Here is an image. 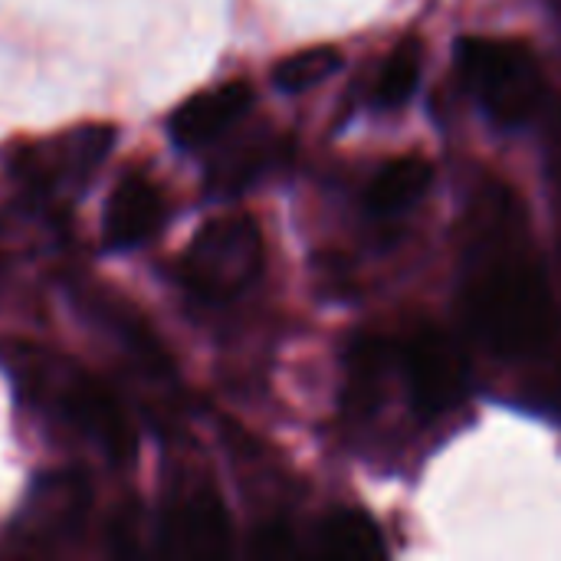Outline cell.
Returning <instances> with one entry per match:
<instances>
[{
    "mask_svg": "<svg viewBox=\"0 0 561 561\" xmlns=\"http://www.w3.org/2000/svg\"><path fill=\"white\" fill-rule=\"evenodd\" d=\"M250 108H253V85L247 79H233L181 102L168 128L181 148H204L214 138L227 135Z\"/></svg>",
    "mask_w": 561,
    "mask_h": 561,
    "instance_id": "30bf717a",
    "label": "cell"
},
{
    "mask_svg": "<svg viewBox=\"0 0 561 561\" xmlns=\"http://www.w3.org/2000/svg\"><path fill=\"white\" fill-rule=\"evenodd\" d=\"M115 135L112 125H79L49 141L23 145L10 158V174L36 194L79 191L108 158Z\"/></svg>",
    "mask_w": 561,
    "mask_h": 561,
    "instance_id": "8992f818",
    "label": "cell"
},
{
    "mask_svg": "<svg viewBox=\"0 0 561 561\" xmlns=\"http://www.w3.org/2000/svg\"><path fill=\"white\" fill-rule=\"evenodd\" d=\"M0 362L36 411L92 447L108 467L135 460L138 434L122 398L79 362L30 342H7Z\"/></svg>",
    "mask_w": 561,
    "mask_h": 561,
    "instance_id": "6da1fadb",
    "label": "cell"
},
{
    "mask_svg": "<svg viewBox=\"0 0 561 561\" xmlns=\"http://www.w3.org/2000/svg\"><path fill=\"white\" fill-rule=\"evenodd\" d=\"M556 20H559V33H561V0H556Z\"/></svg>",
    "mask_w": 561,
    "mask_h": 561,
    "instance_id": "d6986e66",
    "label": "cell"
},
{
    "mask_svg": "<svg viewBox=\"0 0 561 561\" xmlns=\"http://www.w3.org/2000/svg\"><path fill=\"white\" fill-rule=\"evenodd\" d=\"M401 375L411 391V408L421 421H437L463 404L470 368L463 352L444 332H417L401 348Z\"/></svg>",
    "mask_w": 561,
    "mask_h": 561,
    "instance_id": "ba28073f",
    "label": "cell"
},
{
    "mask_svg": "<svg viewBox=\"0 0 561 561\" xmlns=\"http://www.w3.org/2000/svg\"><path fill=\"white\" fill-rule=\"evenodd\" d=\"M276 161V148L270 141H247L230 148L227 154H220L210 171H207V187L214 194H240L243 187H250L260 174H266V168Z\"/></svg>",
    "mask_w": 561,
    "mask_h": 561,
    "instance_id": "2e32d148",
    "label": "cell"
},
{
    "mask_svg": "<svg viewBox=\"0 0 561 561\" xmlns=\"http://www.w3.org/2000/svg\"><path fill=\"white\" fill-rule=\"evenodd\" d=\"M253 556L256 559H266V561H279V559H289V556H296V539H293V529L289 526H283V523H270V526H263V529H256V536H253Z\"/></svg>",
    "mask_w": 561,
    "mask_h": 561,
    "instance_id": "ac0fdd59",
    "label": "cell"
},
{
    "mask_svg": "<svg viewBox=\"0 0 561 561\" xmlns=\"http://www.w3.org/2000/svg\"><path fill=\"white\" fill-rule=\"evenodd\" d=\"M434 181V164L421 154H404L388 161L365 191V207L375 217H398L411 210Z\"/></svg>",
    "mask_w": 561,
    "mask_h": 561,
    "instance_id": "7c38bea8",
    "label": "cell"
},
{
    "mask_svg": "<svg viewBox=\"0 0 561 561\" xmlns=\"http://www.w3.org/2000/svg\"><path fill=\"white\" fill-rule=\"evenodd\" d=\"M421 62H424L421 39H414V36L401 39L388 53V59H385V66H381V72L375 79V92H371L375 105L378 108H401L414 95V89L421 82Z\"/></svg>",
    "mask_w": 561,
    "mask_h": 561,
    "instance_id": "9a60e30c",
    "label": "cell"
},
{
    "mask_svg": "<svg viewBox=\"0 0 561 561\" xmlns=\"http://www.w3.org/2000/svg\"><path fill=\"white\" fill-rule=\"evenodd\" d=\"M92 510V486L82 473L62 470L39 477L20 510L13 539L23 552L46 556L79 539Z\"/></svg>",
    "mask_w": 561,
    "mask_h": 561,
    "instance_id": "52a82bcc",
    "label": "cell"
},
{
    "mask_svg": "<svg viewBox=\"0 0 561 561\" xmlns=\"http://www.w3.org/2000/svg\"><path fill=\"white\" fill-rule=\"evenodd\" d=\"M82 299L92 322L118 342L122 355L131 358V365L141 375H148V381H174V362L168 348L131 302H118L115 296L105 293H82Z\"/></svg>",
    "mask_w": 561,
    "mask_h": 561,
    "instance_id": "9c48e42d",
    "label": "cell"
},
{
    "mask_svg": "<svg viewBox=\"0 0 561 561\" xmlns=\"http://www.w3.org/2000/svg\"><path fill=\"white\" fill-rule=\"evenodd\" d=\"M181 283L204 302H230L263 273V233L253 217L230 214L204 224L181 256Z\"/></svg>",
    "mask_w": 561,
    "mask_h": 561,
    "instance_id": "277c9868",
    "label": "cell"
},
{
    "mask_svg": "<svg viewBox=\"0 0 561 561\" xmlns=\"http://www.w3.org/2000/svg\"><path fill=\"white\" fill-rule=\"evenodd\" d=\"M339 66H342V53L335 46H309L276 62L273 85L279 92H306L322 79H329Z\"/></svg>",
    "mask_w": 561,
    "mask_h": 561,
    "instance_id": "e0dca14e",
    "label": "cell"
},
{
    "mask_svg": "<svg viewBox=\"0 0 561 561\" xmlns=\"http://www.w3.org/2000/svg\"><path fill=\"white\" fill-rule=\"evenodd\" d=\"M457 72L477 105L503 128H526L542 115L549 82L539 56L519 39L463 36Z\"/></svg>",
    "mask_w": 561,
    "mask_h": 561,
    "instance_id": "3957f363",
    "label": "cell"
},
{
    "mask_svg": "<svg viewBox=\"0 0 561 561\" xmlns=\"http://www.w3.org/2000/svg\"><path fill=\"white\" fill-rule=\"evenodd\" d=\"M319 552L332 561H375L388 556L378 523L358 510L332 513L319 526Z\"/></svg>",
    "mask_w": 561,
    "mask_h": 561,
    "instance_id": "5bb4252c",
    "label": "cell"
},
{
    "mask_svg": "<svg viewBox=\"0 0 561 561\" xmlns=\"http://www.w3.org/2000/svg\"><path fill=\"white\" fill-rule=\"evenodd\" d=\"M463 312L470 332L506 358L546 348L559 325L552 286L523 250H500L480 260L463 289Z\"/></svg>",
    "mask_w": 561,
    "mask_h": 561,
    "instance_id": "7a4b0ae2",
    "label": "cell"
},
{
    "mask_svg": "<svg viewBox=\"0 0 561 561\" xmlns=\"http://www.w3.org/2000/svg\"><path fill=\"white\" fill-rule=\"evenodd\" d=\"M168 207L158 184L145 174H125L105 204V243L112 250H135L164 227Z\"/></svg>",
    "mask_w": 561,
    "mask_h": 561,
    "instance_id": "8fae6325",
    "label": "cell"
},
{
    "mask_svg": "<svg viewBox=\"0 0 561 561\" xmlns=\"http://www.w3.org/2000/svg\"><path fill=\"white\" fill-rule=\"evenodd\" d=\"M401 371V348L385 339H362L348 358V408L368 414L381 401L388 378Z\"/></svg>",
    "mask_w": 561,
    "mask_h": 561,
    "instance_id": "4fadbf2b",
    "label": "cell"
},
{
    "mask_svg": "<svg viewBox=\"0 0 561 561\" xmlns=\"http://www.w3.org/2000/svg\"><path fill=\"white\" fill-rule=\"evenodd\" d=\"M158 542L174 559H224L233 542L227 506L210 480L171 483L158 519Z\"/></svg>",
    "mask_w": 561,
    "mask_h": 561,
    "instance_id": "5b68a950",
    "label": "cell"
}]
</instances>
